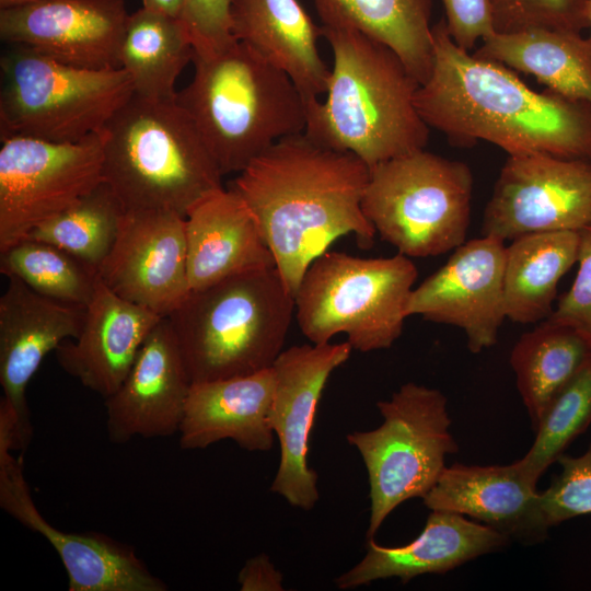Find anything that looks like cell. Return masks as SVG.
<instances>
[{
    "label": "cell",
    "mask_w": 591,
    "mask_h": 591,
    "mask_svg": "<svg viewBox=\"0 0 591 591\" xmlns=\"http://www.w3.org/2000/svg\"><path fill=\"white\" fill-rule=\"evenodd\" d=\"M433 60L415 105L453 146L484 140L508 154L542 152L591 162V104L528 86L510 68L459 47L432 25Z\"/></svg>",
    "instance_id": "cell-1"
},
{
    "label": "cell",
    "mask_w": 591,
    "mask_h": 591,
    "mask_svg": "<svg viewBox=\"0 0 591 591\" xmlns=\"http://www.w3.org/2000/svg\"><path fill=\"white\" fill-rule=\"evenodd\" d=\"M369 176L354 153L300 132L274 143L233 181L292 296L309 265L336 239L352 233L362 247L372 246L376 231L361 206Z\"/></svg>",
    "instance_id": "cell-2"
},
{
    "label": "cell",
    "mask_w": 591,
    "mask_h": 591,
    "mask_svg": "<svg viewBox=\"0 0 591 591\" xmlns=\"http://www.w3.org/2000/svg\"><path fill=\"white\" fill-rule=\"evenodd\" d=\"M321 32L333 66L324 100L306 103L304 134L369 169L425 149L430 128L415 105L419 83L399 56L357 31L322 25Z\"/></svg>",
    "instance_id": "cell-3"
},
{
    "label": "cell",
    "mask_w": 591,
    "mask_h": 591,
    "mask_svg": "<svg viewBox=\"0 0 591 591\" xmlns=\"http://www.w3.org/2000/svg\"><path fill=\"white\" fill-rule=\"evenodd\" d=\"M177 92L223 175L240 173L285 137L304 132L306 102L292 79L243 42L194 54Z\"/></svg>",
    "instance_id": "cell-4"
},
{
    "label": "cell",
    "mask_w": 591,
    "mask_h": 591,
    "mask_svg": "<svg viewBox=\"0 0 591 591\" xmlns=\"http://www.w3.org/2000/svg\"><path fill=\"white\" fill-rule=\"evenodd\" d=\"M103 182L124 211L188 210L223 188L216 160L175 99L134 95L100 131Z\"/></svg>",
    "instance_id": "cell-5"
},
{
    "label": "cell",
    "mask_w": 591,
    "mask_h": 591,
    "mask_svg": "<svg viewBox=\"0 0 591 591\" xmlns=\"http://www.w3.org/2000/svg\"><path fill=\"white\" fill-rule=\"evenodd\" d=\"M293 314V296L274 267L190 291L166 318L194 383L273 367Z\"/></svg>",
    "instance_id": "cell-6"
},
{
    "label": "cell",
    "mask_w": 591,
    "mask_h": 591,
    "mask_svg": "<svg viewBox=\"0 0 591 591\" xmlns=\"http://www.w3.org/2000/svg\"><path fill=\"white\" fill-rule=\"evenodd\" d=\"M417 276L401 253L363 258L327 250L309 265L293 296L301 333L312 344L345 334L360 352L387 349L403 333Z\"/></svg>",
    "instance_id": "cell-7"
},
{
    "label": "cell",
    "mask_w": 591,
    "mask_h": 591,
    "mask_svg": "<svg viewBox=\"0 0 591 591\" xmlns=\"http://www.w3.org/2000/svg\"><path fill=\"white\" fill-rule=\"evenodd\" d=\"M0 136L78 142L100 132L134 95L121 68L86 69L10 45L0 58Z\"/></svg>",
    "instance_id": "cell-8"
},
{
    "label": "cell",
    "mask_w": 591,
    "mask_h": 591,
    "mask_svg": "<svg viewBox=\"0 0 591 591\" xmlns=\"http://www.w3.org/2000/svg\"><path fill=\"white\" fill-rule=\"evenodd\" d=\"M473 185L466 163L420 149L370 169L362 211L398 253L438 256L465 242Z\"/></svg>",
    "instance_id": "cell-9"
},
{
    "label": "cell",
    "mask_w": 591,
    "mask_h": 591,
    "mask_svg": "<svg viewBox=\"0 0 591 591\" xmlns=\"http://www.w3.org/2000/svg\"><path fill=\"white\" fill-rule=\"evenodd\" d=\"M376 406L382 424L346 437L368 472V540L401 503L422 499L431 490L447 466V456L459 448L450 432L448 399L441 391L407 382Z\"/></svg>",
    "instance_id": "cell-10"
},
{
    "label": "cell",
    "mask_w": 591,
    "mask_h": 591,
    "mask_svg": "<svg viewBox=\"0 0 591 591\" xmlns=\"http://www.w3.org/2000/svg\"><path fill=\"white\" fill-rule=\"evenodd\" d=\"M101 132L78 142L10 136L0 148V252L78 204L103 182Z\"/></svg>",
    "instance_id": "cell-11"
},
{
    "label": "cell",
    "mask_w": 591,
    "mask_h": 591,
    "mask_svg": "<svg viewBox=\"0 0 591 591\" xmlns=\"http://www.w3.org/2000/svg\"><path fill=\"white\" fill-rule=\"evenodd\" d=\"M591 225V162L542 152L508 154L488 200L482 235L502 241Z\"/></svg>",
    "instance_id": "cell-12"
},
{
    "label": "cell",
    "mask_w": 591,
    "mask_h": 591,
    "mask_svg": "<svg viewBox=\"0 0 591 591\" xmlns=\"http://www.w3.org/2000/svg\"><path fill=\"white\" fill-rule=\"evenodd\" d=\"M351 350L348 341L296 345L282 350L273 364L270 420L280 462L270 490L293 507L310 510L318 500L317 474L308 465L309 440L326 382Z\"/></svg>",
    "instance_id": "cell-13"
},
{
    "label": "cell",
    "mask_w": 591,
    "mask_h": 591,
    "mask_svg": "<svg viewBox=\"0 0 591 591\" xmlns=\"http://www.w3.org/2000/svg\"><path fill=\"white\" fill-rule=\"evenodd\" d=\"M506 242L491 236L465 241L448 262L414 288L407 314L456 326L478 354L497 343L505 309Z\"/></svg>",
    "instance_id": "cell-14"
},
{
    "label": "cell",
    "mask_w": 591,
    "mask_h": 591,
    "mask_svg": "<svg viewBox=\"0 0 591 591\" xmlns=\"http://www.w3.org/2000/svg\"><path fill=\"white\" fill-rule=\"evenodd\" d=\"M97 275L118 297L167 317L190 292L185 217L124 211Z\"/></svg>",
    "instance_id": "cell-15"
},
{
    "label": "cell",
    "mask_w": 591,
    "mask_h": 591,
    "mask_svg": "<svg viewBox=\"0 0 591 591\" xmlns=\"http://www.w3.org/2000/svg\"><path fill=\"white\" fill-rule=\"evenodd\" d=\"M8 280L0 298V412L13 425L16 451L33 432L26 387L49 352L80 335L85 306L39 294L15 276Z\"/></svg>",
    "instance_id": "cell-16"
},
{
    "label": "cell",
    "mask_w": 591,
    "mask_h": 591,
    "mask_svg": "<svg viewBox=\"0 0 591 591\" xmlns=\"http://www.w3.org/2000/svg\"><path fill=\"white\" fill-rule=\"evenodd\" d=\"M0 507L54 547L67 571L69 591H166L134 549L101 533H68L51 525L35 506L22 457L0 448Z\"/></svg>",
    "instance_id": "cell-17"
},
{
    "label": "cell",
    "mask_w": 591,
    "mask_h": 591,
    "mask_svg": "<svg viewBox=\"0 0 591 591\" xmlns=\"http://www.w3.org/2000/svg\"><path fill=\"white\" fill-rule=\"evenodd\" d=\"M123 0H43L0 10V38L86 69L120 68Z\"/></svg>",
    "instance_id": "cell-18"
},
{
    "label": "cell",
    "mask_w": 591,
    "mask_h": 591,
    "mask_svg": "<svg viewBox=\"0 0 591 591\" xmlns=\"http://www.w3.org/2000/svg\"><path fill=\"white\" fill-rule=\"evenodd\" d=\"M192 381L166 317L153 327L120 386L104 398L113 443L178 432Z\"/></svg>",
    "instance_id": "cell-19"
},
{
    "label": "cell",
    "mask_w": 591,
    "mask_h": 591,
    "mask_svg": "<svg viewBox=\"0 0 591 591\" xmlns=\"http://www.w3.org/2000/svg\"><path fill=\"white\" fill-rule=\"evenodd\" d=\"M430 510L470 517L521 543H538L547 536L540 491L518 461L506 465L445 466L422 498Z\"/></svg>",
    "instance_id": "cell-20"
},
{
    "label": "cell",
    "mask_w": 591,
    "mask_h": 591,
    "mask_svg": "<svg viewBox=\"0 0 591 591\" xmlns=\"http://www.w3.org/2000/svg\"><path fill=\"white\" fill-rule=\"evenodd\" d=\"M163 318L111 291L99 278L80 335L55 352L60 368L103 398L123 383L153 327Z\"/></svg>",
    "instance_id": "cell-21"
},
{
    "label": "cell",
    "mask_w": 591,
    "mask_h": 591,
    "mask_svg": "<svg viewBox=\"0 0 591 591\" xmlns=\"http://www.w3.org/2000/svg\"><path fill=\"white\" fill-rule=\"evenodd\" d=\"M509 542L505 534L462 514L431 510L422 531L406 545L382 546L369 538L364 557L335 584L349 590L381 579L407 582L426 573H445Z\"/></svg>",
    "instance_id": "cell-22"
},
{
    "label": "cell",
    "mask_w": 591,
    "mask_h": 591,
    "mask_svg": "<svg viewBox=\"0 0 591 591\" xmlns=\"http://www.w3.org/2000/svg\"><path fill=\"white\" fill-rule=\"evenodd\" d=\"M185 219L190 291L235 275L276 267L254 213L232 188L204 197Z\"/></svg>",
    "instance_id": "cell-23"
},
{
    "label": "cell",
    "mask_w": 591,
    "mask_h": 591,
    "mask_svg": "<svg viewBox=\"0 0 591 591\" xmlns=\"http://www.w3.org/2000/svg\"><path fill=\"white\" fill-rule=\"evenodd\" d=\"M275 392L273 367L220 380L194 382L179 426V447L206 449L233 440L247 451H268L275 432L270 410Z\"/></svg>",
    "instance_id": "cell-24"
},
{
    "label": "cell",
    "mask_w": 591,
    "mask_h": 591,
    "mask_svg": "<svg viewBox=\"0 0 591 591\" xmlns=\"http://www.w3.org/2000/svg\"><path fill=\"white\" fill-rule=\"evenodd\" d=\"M231 30L285 71L306 103L325 93L331 69L317 47L321 27L298 0H232Z\"/></svg>",
    "instance_id": "cell-25"
},
{
    "label": "cell",
    "mask_w": 591,
    "mask_h": 591,
    "mask_svg": "<svg viewBox=\"0 0 591 591\" xmlns=\"http://www.w3.org/2000/svg\"><path fill=\"white\" fill-rule=\"evenodd\" d=\"M474 54L531 74L554 93L591 104V36L546 28L494 33Z\"/></svg>",
    "instance_id": "cell-26"
},
{
    "label": "cell",
    "mask_w": 591,
    "mask_h": 591,
    "mask_svg": "<svg viewBox=\"0 0 591 591\" xmlns=\"http://www.w3.org/2000/svg\"><path fill=\"white\" fill-rule=\"evenodd\" d=\"M579 231L526 234L506 246V316L519 324L543 322L553 313L557 286L577 263Z\"/></svg>",
    "instance_id": "cell-27"
},
{
    "label": "cell",
    "mask_w": 591,
    "mask_h": 591,
    "mask_svg": "<svg viewBox=\"0 0 591 591\" xmlns=\"http://www.w3.org/2000/svg\"><path fill=\"white\" fill-rule=\"evenodd\" d=\"M322 25L360 32L393 49L419 84L432 67L431 0H314Z\"/></svg>",
    "instance_id": "cell-28"
},
{
    "label": "cell",
    "mask_w": 591,
    "mask_h": 591,
    "mask_svg": "<svg viewBox=\"0 0 591 591\" xmlns=\"http://www.w3.org/2000/svg\"><path fill=\"white\" fill-rule=\"evenodd\" d=\"M591 357V340L577 327L546 318L521 335L510 355L517 387L535 428L548 402Z\"/></svg>",
    "instance_id": "cell-29"
},
{
    "label": "cell",
    "mask_w": 591,
    "mask_h": 591,
    "mask_svg": "<svg viewBox=\"0 0 591 591\" xmlns=\"http://www.w3.org/2000/svg\"><path fill=\"white\" fill-rule=\"evenodd\" d=\"M193 58L194 47L182 20L144 8L129 14L119 61L135 94L175 99L176 80Z\"/></svg>",
    "instance_id": "cell-30"
},
{
    "label": "cell",
    "mask_w": 591,
    "mask_h": 591,
    "mask_svg": "<svg viewBox=\"0 0 591 591\" xmlns=\"http://www.w3.org/2000/svg\"><path fill=\"white\" fill-rule=\"evenodd\" d=\"M0 273L45 297L80 306L92 300L97 268L47 242L25 239L0 252Z\"/></svg>",
    "instance_id": "cell-31"
},
{
    "label": "cell",
    "mask_w": 591,
    "mask_h": 591,
    "mask_svg": "<svg viewBox=\"0 0 591 591\" xmlns=\"http://www.w3.org/2000/svg\"><path fill=\"white\" fill-rule=\"evenodd\" d=\"M124 210L102 182L78 204L46 221L26 239L56 245L97 268L109 253Z\"/></svg>",
    "instance_id": "cell-32"
},
{
    "label": "cell",
    "mask_w": 591,
    "mask_h": 591,
    "mask_svg": "<svg viewBox=\"0 0 591 591\" xmlns=\"http://www.w3.org/2000/svg\"><path fill=\"white\" fill-rule=\"evenodd\" d=\"M591 424V357L548 402L535 428V439L524 456L517 460L537 483L570 443Z\"/></svg>",
    "instance_id": "cell-33"
},
{
    "label": "cell",
    "mask_w": 591,
    "mask_h": 591,
    "mask_svg": "<svg viewBox=\"0 0 591 591\" xmlns=\"http://www.w3.org/2000/svg\"><path fill=\"white\" fill-rule=\"evenodd\" d=\"M496 33L534 28L580 32L588 27V0H490Z\"/></svg>",
    "instance_id": "cell-34"
},
{
    "label": "cell",
    "mask_w": 591,
    "mask_h": 591,
    "mask_svg": "<svg viewBox=\"0 0 591 591\" xmlns=\"http://www.w3.org/2000/svg\"><path fill=\"white\" fill-rule=\"evenodd\" d=\"M560 473L540 493V505L549 528L591 513V442L578 456L563 454Z\"/></svg>",
    "instance_id": "cell-35"
},
{
    "label": "cell",
    "mask_w": 591,
    "mask_h": 591,
    "mask_svg": "<svg viewBox=\"0 0 591 591\" xmlns=\"http://www.w3.org/2000/svg\"><path fill=\"white\" fill-rule=\"evenodd\" d=\"M232 0H184L182 22L194 54H208L235 42L231 30Z\"/></svg>",
    "instance_id": "cell-36"
},
{
    "label": "cell",
    "mask_w": 591,
    "mask_h": 591,
    "mask_svg": "<svg viewBox=\"0 0 591 591\" xmlns=\"http://www.w3.org/2000/svg\"><path fill=\"white\" fill-rule=\"evenodd\" d=\"M579 234L577 275L548 318L577 327L591 340V225L579 231Z\"/></svg>",
    "instance_id": "cell-37"
},
{
    "label": "cell",
    "mask_w": 591,
    "mask_h": 591,
    "mask_svg": "<svg viewBox=\"0 0 591 591\" xmlns=\"http://www.w3.org/2000/svg\"><path fill=\"white\" fill-rule=\"evenodd\" d=\"M444 23L453 42L471 51L495 32L490 0H441Z\"/></svg>",
    "instance_id": "cell-38"
},
{
    "label": "cell",
    "mask_w": 591,
    "mask_h": 591,
    "mask_svg": "<svg viewBox=\"0 0 591 591\" xmlns=\"http://www.w3.org/2000/svg\"><path fill=\"white\" fill-rule=\"evenodd\" d=\"M237 581L242 591L283 590L282 575L265 554L248 559L240 570Z\"/></svg>",
    "instance_id": "cell-39"
},
{
    "label": "cell",
    "mask_w": 591,
    "mask_h": 591,
    "mask_svg": "<svg viewBox=\"0 0 591 591\" xmlns=\"http://www.w3.org/2000/svg\"><path fill=\"white\" fill-rule=\"evenodd\" d=\"M142 8L174 19L182 18L184 0H141Z\"/></svg>",
    "instance_id": "cell-40"
},
{
    "label": "cell",
    "mask_w": 591,
    "mask_h": 591,
    "mask_svg": "<svg viewBox=\"0 0 591 591\" xmlns=\"http://www.w3.org/2000/svg\"><path fill=\"white\" fill-rule=\"evenodd\" d=\"M43 0H0V9H7Z\"/></svg>",
    "instance_id": "cell-41"
},
{
    "label": "cell",
    "mask_w": 591,
    "mask_h": 591,
    "mask_svg": "<svg viewBox=\"0 0 591 591\" xmlns=\"http://www.w3.org/2000/svg\"><path fill=\"white\" fill-rule=\"evenodd\" d=\"M587 21H588V27L591 31V0H588V4H587Z\"/></svg>",
    "instance_id": "cell-42"
}]
</instances>
